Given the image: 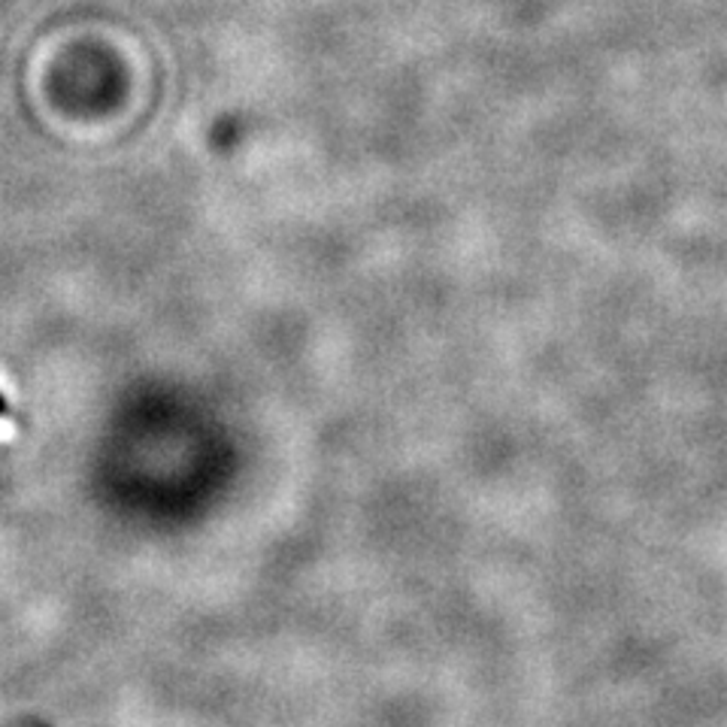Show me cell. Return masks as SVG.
<instances>
[{"mask_svg": "<svg viewBox=\"0 0 727 727\" xmlns=\"http://www.w3.org/2000/svg\"><path fill=\"white\" fill-rule=\"evenodd\" d=\"M12 434V424L10 422H0V440H7Z\"/></svg>", "mask_w": 727, "mask_h": 727, "instance_id": "cell-1", "label": "cell"}]
</instances>
